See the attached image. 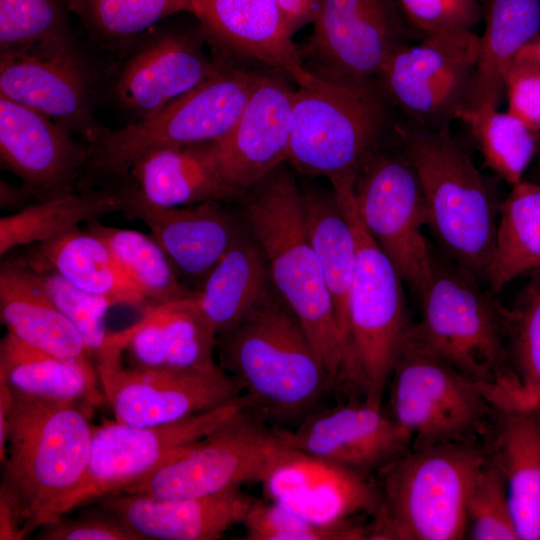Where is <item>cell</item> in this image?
I'll use <instances>...</instances> for the list:
<instances>
[{"label": "cell", "mask_w": 540, "mask_h": 540, "mask_svg": "<svg viewBox=\"0 0 540 540\" xmlns=\"http://www.w3.org/2000/svg\"><path fill=\"white\" fill-rule=\"evenodd\" d=\"M356 241V266L347 309V386L382 401L412 322L404 281L366 231L353 189L334 190Z\"/></svg>", "instance_id": "obj_9"}, {"label": "cell", "mask_w": 540, "mask_h": 540, "mask_svg": "<svg viewBox=\"0 0 540 540\" xmlns=\"http://www.w3.org/2000/svg\"><path fill=\"white\" fill-rule=\"evenodd\" d=\"M86 229L106 243L148 306L194 296V292L182 282L169 257L152 235L106 226L98 220L87 222Z\"/></svg>", "instance_id": "obj_37"}, {"label": "cell", "mask_w": 540, "mask_h": 540, "mask_svg": "<svg viewBox=\"0 0 540 540\" xmlns=\"http://www.w3.org/2000/svg\"><path fill=\"white\" fill-rule=\"evenodd\" d=\"M307 233L320 262L342 335L347 373V309L356 266L352 224L335 191L301 189Z\"/></svg>", "instance_id": "obj_34"}, {"label": "cell", "mask_w": 540, "mask_h": 540, "mask_svg": "<svg viewBox=\"0 0 540 540\" xmlns=\"http://www.w3.org/2000/svg\"><path fill=\"white\" fill-rule=\"evenodd\" d=\"M508 111L540 139V71L511 66L506 76Z\"/></svg>", "instance_id": "obj_47"}, {"label": "cell", "mask_w": 540, "mask_h": 540, "mask_svg": "<svg viewBox=\"0 0 540 540\" xmlns=\"http://www.w3.org/2000/svg\"><path fill=\"white\" fill-rule=\"evenodd\" d=\"M353 198L364 228L418 299L429 279L433 248L423 234L428 224L423 190L398 139L397 147L384 142L367 158Z\"/></svg>", "instance_id": "obj_12"}, {"label": "cell", "mask_w": 540, "mask_h": 540, "mask_svg": "<svg viewBox=\"0 0 540 540\" xmlns=\"http://www.w3.org/2000/svg\"><path fill=\"white\" fill-rule=\"evenodd\" d=\"M37 200L32 193L23 185L15 186L0 181V207L4 210L18 212L34 203Z\"/></svg>", "instance_id": "obj_50"}, {"label": "cell", "mask_w": 540, "mask_h": 540, "mask_svg": "<svg viewBox=\"0 0 540 540\" xmlns=\"http://www.w3.org/2000/svg\"><path fill=\"white\" fill-rule=\"evenodd\" d=\"M99 379L115 421L139 427L173 423L241 394L238 384L222 368L179 372L122 365Z\"/></svg>", "instance_id": "obj_21"}, {"label": "cell", "mask_w": 540, "mask_h": 540, "mask_svg": "<svg viewBox=\"0 0 540 540\" xmlns=\"http://www.w3.org/2000/svg\"><path fill=\"white\" fill-rule=\"evenodd\" d=\"M255 498L240 488L180 499L113 493L92 501L139 540H216L242 524Z\"/></svg>", "instance_id": "obj_25"}, {"label": "cell", "mask_w": 540, "mask_h": 540, "mask_svg": "<svg viewBox=\"0 0 540 540\" xmlns=\"http://www.w3.org/2000/svg\"><path fill=\"white\" fill-rule=\"evenodd\" d=\"M388 413L417 449L475 443L501 409L476 381L407 338L388 385Z\"/></svg>", "instance_id": "obj_10"}, {"label": "cell", "mask_w": 540, "mask_h": 540, "mask_svg": "<svg viewBox=\"0 0 540 540\" xmlns=\"http://www.w3.org/2000/svg\"><path fill=\"white\" fill-rule=\"evenodd\" d=\"M34 271L56 307L79 332L98 374L123 365L122 350L116 346L106 316L114 304L107 298L86 293L67 282L30 247L21 254Z\"/></svg>", "instance_id": "obj_38"}, {"label": "cell", "mask_w": 540, "mask_h": 540, "mask_svg": "<svg viewBox=\"0 0 540 540\" xmlns=\"http://www.w3.org/2000/svg\"><path fill=\"white\" fill-rule=\"evenodd\" d=\"M397 139L420 181L431 230L442 254L485 280L503 200L454 140L449 125L396 124Z\"/></svg>", "instance_id": "obj_5"}, {"label": "cell", "mask_w": 540, "mask_h": 540, "mask_svg": "<svg viewBox=\"0 0 540 540\" xmlns=\"http://www.w3.org/2000/svg\"><path fill=\"white\" fill-rule=\"evenodd\" d=\"M289 33L312 23L323 0H276Z\"/></svg>", "instance_id": "obj_49"}, {"label": "cell", "mask_w": 540, "mask_h": 540, "mask_svg": "<svg viewBox=\"0 0 540 540\" xmlns=\"http://www.w3.org/2000/svg\"><path fill=\"white\" fill-rule=\"evenodd\" d=\"M261 74L224 58L215 74L153 115L119 129L101 125L84 140L89 157L80 188L127 179L133 163L150 150L222 139L238 121Z\"/></svg>", "instance_id": "obj_8"}, {"label": "cell", "mask_w": 540, "mask_h": 540, "mask_svg": "<svg viewBox=\"0 0 540 540\" xmlns=\"http://www.w3.org/2000/svg\"><path fill=\"white\" fill-rule=\"evenodd\" d=\"M539 410H540V407H539Z\"/></svg>", "instance_id": "obj_53"}, {"label": "cell", "mask_w": 540, "mask_h": 540, "mask_svg": "<svg viewBox=\"0 0 540 540\" xmlns=\"http://www.w3.org/2000/svg\"><path fill=\"white\" fill-rule=\"evenodd\" d=\"M66 7L99 45L124 51L160 20L195 11L193 0H66Z\"/></svg>", "instance_id": "obj_40"}, {"label": "cell", "mask_w": 540, "mask_h": 540, "mask_svg": "<svg viewBox=\"0 0 540 540\" xmlns=\"http://www.w3.org/2000/svg\"><path fill=\"white\" fill-rule=\"evenodd\" d=\"M262 484L269 500L320 524L372 516L380 500L378 482L370 475L292 448Z\"/></svg>", "instance_id": "obj_23"}, {"label": "cell", "mask_w": 540, "mask_h": 540, "mask_svg": "<svg viewBox=\"0 0 540 540\" xmlns=\"http://www.w3.org/2000/svg\"><path fill=\"white\" fill-rule=\"evenodd\" d=\"M391 105L377 78L315 74L295 91L287 162L327 178L334 190L353 188L364 162L395 129Z\"/></svg>", "instance_id": "obj_6"}, {"label": "cell", "mask_w": 540, "mask_h": 540, "mask_svg": "<svg viewBox=\"0 0 540 540\" xmlns=\"http://www.w3.org/2000/svg\"><path fill=\"white\" fill-rule=\"evenodd\" d=\"M532 281L533 283L537 284L540 286V269H537L535 271L532 272Z\"/></svg>", "instance_id": "obj_52"}, {"label": "cell", "mask_w": 540, "mask_h": 540, "mask_svg": "<svg viewBox=\"0 0 540 540\" xmlns=\"http://www.w3.org/2000/svg\"><path fill=\"white\" fill-rule=\"evenodd\" d=\"M494 295L433 249L429 279L418 297L421 316L406 338L479 383L501 409L518 407L519 385L508 348V308Z\"/></svg>", "instance_id": "obj_4"}, {"label": "cell", "mask_w": 540, "mask_h": 540, "mask_svg": "<svg viewBox=\"0 0 540 540\" xmlns=\"http://www.w3.org/2000/svg\"><path fill=\"white\" fill-rule=\"evenodd\" d=\"M508 348L519 385L518 408L540 407V286L531 282L508 309Z\"/></svg>", "instance_id": "obj_41"}, {"label": "cell", "mask_w": 540, "mask_h": 540, "mask_svg": "<svg viewBox=\"0 0 540 540\" xmlns=\"http://www.w3.org/2000/svg\"><path fill=\"white\" fill-rule=\"evenodd\" d=\"M26 535L24 519L19 503L14 494L1 483L0 485V539L19 540Z\"/></svg>", "instance_id": "obj_48"}, {"label": "cell", "mask_w": 540, "mask_h": 540, "mask_svg": "<svg viewBox=\"0 0 540 540\" xmlns=\"http://www.w3.org/2000/svg\"><path fill=\"white\" fill-rule=\"evenodd\" d=\"M207 40L226 54L256 59L294 81L312 82L276 0H193Z\"/></svg>", "instance_id": "obj_26"}, {"label": "cell", "mask_w": 540, "mask_h": 540, "mask_svg": "<svg viewBox=\"0 0 540 540\" xmlns=\"http://www.w3.org/2000/svg\"><path fill=\"white\" fill-rule=\"evenodd\" d=\"M289 448L278 427L245 408L120 492L180 499L263 483Z\"/></svg>", "instance_id": "obj_11"}, {"label": "cell", "mask_w": 540, "mask_h": 540, "mask_svg": "<svg viewBox=\"0 0 540 540\" xmlns=\"http://www.w3.org/2000/svg\"><path fill=\"white\" fill-rule=\"evenodd\" d=\"M271 286L265 255L243 225L225 255L195 289L193 300L218 335L238 324Z\"/></svg>", "instance_id": "obj_30"}, {"label": "cell", "mask_w": 540, "mask_h": 540, "mask_svg": "<svg viewBox=\"0 0 540 540\" xmlns=\"http://www.w3.org/2000/svg\"><path fill=\"white\" fill-rule=\"evenodd\" d=\"M0 383L15 393L90 409L106 401L95 364L49 354L8 333L0 343Z\"/></svg>", "instance_id": "obj_31"}, {"label": "cell", "mask_w": 540, "mask_h": 540, "mask_svg": "<svg viewBox=\"0 0 540 540\" xmlns=\"http://www.w3.org/2000/svg\"><path fill=\"white\" fill-rule=\"evenodd\" d=\"M88 157L84 140L77 141L48 116L0 94L1 165L37 202L77 192Z\"/></svg>", "instance_id": "obj_19"}, {"label": "cell", "mask_w": 540, "mask_h": 540, "mask_svg": "<svg viewBox=\"0 0 540 540\" xmlns=\"http://www.w3.org/2000/svg\"><path fill=\"white\" fill-rule=\"evenodd\" d=\"M408 23L423 36L473 31L483 17L480 0H396Z\"/></svg>", "instance_id": "obj_45"}, {"label": "cell", "mask_w": 540, "mask_h": 540, "mask_svg": "<svg viewBox=\"0 0 540 540\" xmlns=\"http://www.w3.org/2000/svg\"><path fill=\"white\" fill-rule=\"evenodd\" d=\"M0 318L7 333L38 350L93 363L74 325L56 307L21 255H6L0 267Z\"/></svg>", "instance_id": "obj_27"}, {"label": "cell", "mask_w": 540, "mask_h": 540, "mask_svg": "<svg viewBox=\"0 0 540 540\" xmlns=\"http://www.w3.org/2000/svg\"><path fill=\"white\" fill-rule=\"evenodd\" d=\"M287 79L262 73L232 130L209 143L225 181L241 197L288 160L296 90Z\"/></svg>", "instance_id": "obj_22"}, {"label": "cell", "mask_w": 540, "mask_h": 540, "mask_svg": "<svg viewBox=\"0 0 540 540\" xmlns=\"http://www.w3.org/2000/svg\"><path fill=\"white\" fill-rule=\"evenodd\" d=\"M241 198L245 226L265 255L274 288L312 342L331 389L347 387L342 335L293 173L282 164Z\"/></svg>", "instance_id": "obj_1"}, {"label": "cell", "mask_w": 540, "mask_h": 540, "mask_svg": "<svg viewBox=\"0 0 540 540\" xmlns=\"http://www.w3.org/2000/svg\"><path fill=\"white\" fill-rule=\"evenodd\" d=\"M479 36L443 31L398 49L377 76L386 96L423 128L449 125L465 104L476 71Z\"/></svg>", "instance_id": "obj_14"}, {"label": "cell", "mask_w": 540, "mask_h": 540, "mask_svg": "<svg viewBox=\"0 0 540 540\" xmlns=\"http://www.w3.org/2000/svg\"><path fill=\"white\" fill-rule=\"evenodd\" d=\"M483 17L476 71L462 107L499 106L513 60L540 34V0H486Z\"/></svg>", "instance_id": "obj_32"}, {"label": "cell", "mask_w": 540, "mask_h": 540, "mask_svg": "<svg viewBox=\"0 0 540 540\" xmlns=\"http://www.w3.org/2000/svg\"><path fill=\"white\" fill-rule=\"evenodd\" d=\"M197 31L158 28L140 35L126 50L112 80L117 105L135 121L149 117L173 100L200 85L223 64L211 59Z\"/></svg>", "instance_id": "obj_16"}, {"label": "cell", "mask_w": 540, "mask_h": 540, "mask_svg": "<svg viewBox=\"0 0 540 540\" xmlns=\"http://www.w3.org/2000/svg\"><path fill=\"white\" fill-rule=\"evenodd\" d=\"M105 188L118 197L125 217L140 220L150 229L182 282L193 292L243 226L222 201L162 207L145 199L129 178Z\"/></svg>", "instance_id": "obj_18"}, {"label": "cell", "mask_w": 540, "mask_h": 540, "mask_svg": "<svg viewBox=\"0 0 540 540\" xmlns=\"http://www.w3.org/2000/svg\"><path fill=\"white\" fill-rule=\"evenodd\" d=\"M121 211L108 189H88L36 202L0 218V256L20 246L41 243L79 225Z\"/></svg>", "instance_id": "obj_36"}, {"label": "cell", "mask_w": 540, "mask_h": 540, "mask_svg": "<svg viewBox=\"0 0 540 540\" xmlns=\"http://www.w3.org/2000/svg\"><path fill=\"white\" fill-rule=\"evenodd\" d=\"M128 367L144 370L212 372L217 332L193 297L148 306L131 326L113 332Z\"/></svg>", "instance_id": "obj_24"}, {"label": "cell", "mask_w": 540, "mask_h": 540, "mask_svg": "<svg viewBox=\"0 0 540 540\" xmlns=\"http://www.w3.org/2000/svg\"><path fill=\"white\" fill-rule=\"evenodd\" d=\"M99 507V506H98ZM41 540H139L114 515L99 507L76 518L64 516L39 528Z\"/></svg>", "instance_id": "obj_46"}, {"label": "cell", "mask_w": 540, "mask_h": 540, "mask_svg": "<svg viewBox=\"0 0 540 540\" xmlns=\"http://www.w3.org/2000/svg\"><path fill=\"white\" fill-rule=\"evenodd\" d=\"M128 178L162 207L241 198L225 181L209 143L150 150L133 163Z\"/></svg>", "instance_id": "obj_29"}, {"label": "cell", "mask_w": 540, "mask_h": 540, "mask_svg": "<svg viewBox=\"0 0 540 540\" xmlns=\"http://www.w3.org/2000/svg\"><path fill=\"white\" fill-rule=\"evenodd\" d=\"M456 118L468 128L485 166L512 186L523 181L539 142L525 123L491 105L461 107Z\"/></svg>", "instance_id": "obj_39"}, {"label": "cell", "mask_w": 540, "mask_h": 540, "mask_svg": "<svg viewBox=\"0 0 540 540\" xmlns=\"http://www.w3.org/2000/svg\"><path fill=\"white\" fill-rule=\"evenodd\" d=\"M245 408L249 403L240 394L218 407L169 424L139 427L106 421L94 426L86 474L65 504L62 516L139 481Z\"/></svg>", "instance_id": "obj_13"}, {"label": "cell", "mask_w": 540, "mask_h": 540, "mask_svg": "<svg viewBox=\"0 0 540 540\" xmlns=\"http://www.w3.org/2000/svg\"><path fill=\"white\" fill-rule=\"evenodd\" d=\"M312 23L307 53L319 75L377 78L408 44V21L396 0H323Z\"/></svg>", "instance_id": "obj_17"}, {"label": "cell", "mask_w": 540, "mask_h": 540, "mask_svg": "<svg viewBox=\"0 0 540 540\" xmlns=\"http://www.w3.org/2000/svg\"><path fill=\"white\" fill-rule=\"evenodd\" d=\"M7 417L5 485L16 497L26 535L62 517L86 474L93 428L81 404L15 393L0 383Z\"/></svg>", "instance_id": "obj_3"}, {"label": "cell", "mask_w": 540, "mask_h": 540, "mask_svg": "<svg viewBox=\"0 0 540 540\" xmlns=\"http://www.w3.org/2000/svg\"><path fill=\"white\" fill-rule=\"evenodd\" d=\"M540 269V184L521 181L502 201L494 254L485 280L493 294Z\"/></svg>", "instance_id": "obj_35"}, {"label": "cell", "mask_w": 540, "mask_h": 540, "mask_svg": "<svg viewBox=\"0 0 540 540\" xmlns=\"http://www.w3.org/2000/svg\"><path fill=\"white\" fill-rule=\"evenodd\" d=\"M511 66H521L540 71V34L519 51Z\"/></svg>", "instance_id": "obj_51"}, {"label": "cell", "mask_w": 540, "mask_h": 540, "mask_svg": "<svg viewBox=\"0 0 540 540\" xmlns=\"http://www.w3.org/2000/svg\"><path fill=\"white\" fill-rule=\"evenodd\" d=\"M242 525L246 540L367 539V524L357 523L354 519L335 524L312 522L269 499H255Z\"/></svg>", "instance_id": "obj_42"}, {"label": "cell", "mask_w": 540, "mask_h": 540, "mask_svg": "<svg viewBox=\"0 0 540 540\" xmlns=\"http://www.w3.org/2000/svg\"><path fill=\"white\" fill-rule=\"evenodd\" d=\"M94 75L71 37L0 52V94L54 120L82 140L101 124L92 114Z\"/></svg>", "instance_id": "obj_15"}, {"label": "cell", "mask_w": 540, "mask_h": 540, "mask_svg": "<svg viewBox=\"0 0 540 540\" xmlns=\"http://www.w3.org/2000/svg\"><path fill=\"white\" fill-rule=\"evenodd\" d=\"M466 512V538L473 540L519 539L505 481L497 466L488 457L473 484Z\"/></svg>", "instance_id": "obj_43"}, {"label": "cell", "mask_w": 540, "mask_h": 540, "mask_svg": "<svg viewBox=\"0 0 540 540\" xmlns=\"http://www.w3.org/2000/svg\"><path fill=\"white\" fill-rule=\"evenodd\" d=\"M65 37L63 0H0V52Z\"/></svg>", "instance_id": "obj_44"}, {"label": "cell", "mask_w": 540, "mask_h": 540, "mask_svg": "<svg viewBox=\"0 0 540 540\" xmlns=\"http://www.w3.org/2000/svg\"><path fill=\"white\" fill-rule=\"evenodd\" d=\"M292 449L370 475L408 452L411 438L382 401L363 398L314 410L293 430L278 427Z\"/></svg>", "instance_id": "obj_20"}, {"label": "cell", "mask_w": 540, "mask_h": 540, "mask_svg": "<svg viewBox=\"0 0 540 540\" xmlns=\"http://www.w3.org/2000/svg\"><path fill=\"white\" fill-rule=\"evenodd\" d=\"M487 457L506 484L519 540H540V410L500 409L487 436Z\"/></svg>", "instance_id": "obj_28"}, {"label": "cell", "mask_w": 540, "mask_h": 540, "mask_svg": "<svg viewBox=\"0 0 540 540\" xmlns=\"http://www.w3.org/2000/svg\"><path fill=\"white\" fill-rule=\"evenodd\" d=\"M74 287L107 298L114 306L144 310L148 304L106 243L78 226L31 247Z\"/></svg>", "instance_id": "obj_33"}, {"label": "cell", "mask_w": 540, "mask_h": 540, "mask_svg": "<svg viewBox=\"0 0 540 540\" xmlns=\"http://www.w3.org/2000/svg\"><path fill=\"white\" fill-rule=\"evenodd\" d=\"M486 459L475 443H447L410 449L381 468L367 539L466 538L468 498Z\"/></svg>", "instance_id": "obj_7"}, {"label": "cell", "mask_w": 540, "mask_h": 540, "mask_svg": "<svg viewBox=\"0 0 540 540\" xmlns=\"http://www.w3.org/2000/svg\"><path fill=\"white\" fill-rule=\"evenodd\" d=\"M221 368L265 420L307 416L332 391L316 350L273 284L233 328L217 335Z\"/></svg>", "instance_id": "obj_2"}]
</instances>
